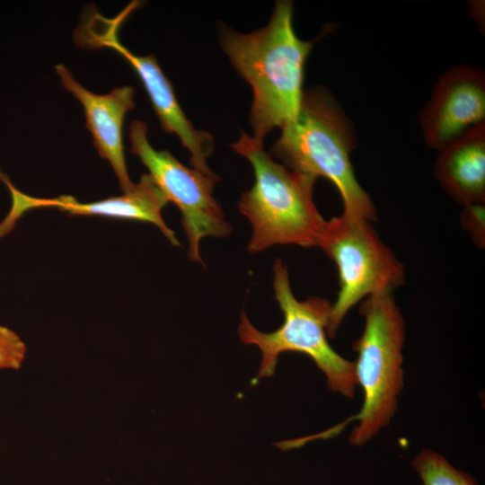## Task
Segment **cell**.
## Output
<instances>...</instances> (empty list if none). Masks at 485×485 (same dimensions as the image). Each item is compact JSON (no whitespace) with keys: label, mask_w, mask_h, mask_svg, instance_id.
Wrapping results in <instances>:
<instances>
[{"label":"cell","mask_w":485,"mask_h":485,"mask_svg":"<svg viewBox=\"0 0 485 485\" xmlns=\"http://www.w3.org/2000/svg\"><path fill=\"white\" fill-rule=\"evenodd\" d=\"M55 70L64 88L82 104L99 155L110 163L122 191L128 192L135 183L128 172L122 135L125 117L135 108V89L124 85L96 94L79 84L65 65H57Z\"/></svg>","instance_id":"8fae6325"},{"label":"cell","mask_w":485,"mask_h":485,"mask_svg":"<svg viewBox=\"0 0 485 485\" xmlns=\"http://www.w3.org/2000/svg\"><path fill=\"white\" fill-rule=\"evenodd\" d=\"M438 152L435 172L445 190L463 207L484 205L485 124Z\"/></svg>","instance_id":"7c38bea8"},{"label":"cell","mask_w":485,"mask_h":485,"mask_svg":"<svg viewBox=\"0 0 485 485\" xmlns=\"http://www.w3.org/2000/svg\"><path fill=\"white\" fill-rule=\"evenodd\" d=\"M25 355L26 345L20 336L0 325V369H19Z\"/></svg>","instance_id":"5bb4252c"},{"label":"cell","mask_w":485,"mask_h":485,"mask_svg":"<svg viewBox=\"0 0 485 485\" xmlns=\"http://www.w3.org/2000/svg\"><path fill=\"white\" fill-rule=\"evenodd\" d=\"M273 273L275 298L284 316L281 326L274 331L262 332L242 312L238 327L241 340L246 345L257 346L261 352L256 379L272 376L282 353L297 352L314 362L325 375L332 392L353 398L357 386L354 362L341 357L328 341L331 302L318 296L304 301L296 299L290 287L287 268L279 259L274 262Z\"/></svg>","instance_id":"5b68a950"},{"label":"cell","mask_w":485,"mask_h":485,"mask_svg":"<svg viewBox=\"0 0 485 485\" xmlns=\"http://www.w3.org/2000/svg\"><path fill=\"white\" fill-rule=\"evenodd\" d=\"M130 151L147 168L148 174L181 214L189 242L190 259L202 264L200 242L205 237H225L231 233L220 204L213 192L217 176L188 168L167 150H157L147 137L144 121L133 120L128 132Z\"/></svg>","instance_id":"52a82bcc"},{"label":"cell","mask_w":485,"mask_h":485,"mask_svg":"<svg viewBox=\"0 0 485 485\" xmlns=\"http://www.w3.org/2000/svg\"><path fill=\"white\" fill-rule=\"evenodd\" d=\"M118 31L116 28L102 31L95 40L96 48L113 49L130 64L146 89L162 128L175 134L190 152L191 167L207 175L216 176L207 164V158L214 150L213 137L208 132L196 129L187 119L155 57L135 55L120 43Z\"/></svg>","instance_id":"30bf717a"},{"label":"cell","mask_w":485,"mask_h":485,"mask_svg":"<svg viewBox=\"0 0 485 485\" xmlns=\"http://www.w3.org/2000/svg\"><path fill=\"white\" fill-rule=\"evenodd\" d=\"M427 144L437 151L485 124V76L482 70L460 66L437 82L421 116Z\"/></svg>","instance_id":"9c48e42d"},{"label":"cell","mask_w":485,"mask_h":485,"mask_svg":"<svg viewBox=\"0 0 485 485\" xmlns=\"http://www.w3.org/2000/svg\"><path fill=\"white\" fill-rule=\"evenodd\" d=\"M412 465L423 485H479L469 474L454 468L442 454L425 449Z\"/></svg>","instance_id":"4fadbf2b"},{"label":"cell","mask_w":485,"mask_h":485,"mask_svg":"<svg viewBox=\"0 0 485 485\" xmlns=\"http://www.w3.org/2000/svg\"><path fill=\"white\" fill-rule=\"evenodd\" d=\"M364 330L354 343L357 352V385L363 392L359 412L331 428L296 438L298 446L309 440L331 438L349 423L357 421L349 434L352 445L361 446L375 436L393 418L403 388L402 348L405 321L392 293L371 295L361 302Z\"/></svg>","instance_id":"3957f363"},{"label":"cell","mask_w":485,"mask_h":485,"mask_svg":"<svg viewBox=\"0 0 485 485\" xmlns=\"http://www.w3.org/2000/svg\"><path fill=\"white\" fill-rule=\"evenodd\" d=\"M0 181L6 185L12 197L11 208L0 223V238L10 233L27 211L48 207L75 216H99L150 223L156 225L172 245H180L174 232L162 216V211L168 201L148 173H143L139 181L128 192L93 202H80L69 195L53 198L29 196L16 189L1 169Z\"/></svg>","instance_id":"ba28073f"},{"label":"cell","mask_w":485,"mask_h":485,"mask_svg":"<svg viewBox=\"0 0 485 485\" xmlns=\"http://www.w3.org/2000/svg\"><path fill=\"white\" fill-rule=\"evenodd\" d=\"M232 147L252 165L254 183L238 207L252 227L250 252L274 245L318 247L325 219L313 198L316 179L273 160L263 142L242 131Z\"/></svg>","instance_id":"277c9868"},{"label":"cell","mask_w":485,"mask_h":485,"mask_svg":"<svg viewBox=\"0 0 485 485\" xmlns=\"http://www.w3.org/2000/svg\"><path fill=\"white\" fill-rule=\"evenodd\" d=\"M293 14L292 2L281 0L276 2L268 24L257 31L220 30L223 50L251 87L250 123L251 137L258 141L295 120L301 106L304 64L313 41L297 37Z\"/></svg>","instance_id":"6da1fadb"},{"label":"cell","mask_w":485,"mask_h":485,"mask_svg":"<svg viewBox=\"0 0 485 485\" xmlns=\"http://www.w3.org/2000/svg\"><path fill=\"white\" fill-rule=\"evenodd\" d=\"M320 247L335 263L340 289L331 304L327 335L334 338L344 318L359 302L392 293L404 282V268L384 243L371 222L342 213L325 220Z\"/></svg>","instance_id":"8992f818"},{"label":"cell","mask_w":485,"mask_h":485,"mask_svg":"<svg viewBox=\"0 0 485 485\" xmlns=\"http://www.w3.org/2000/svg\"><path fill=\"white\" fill-rule=\"evenodd\" d=\"M281 130L271 156L294 172L331 181L340 194L342 213L375 219L374 204L357 180L350 160L353 127L328 90L304 91L296 118Z\"/></svg>","instance_id":"7a4b0ae2"}]
</instances>
